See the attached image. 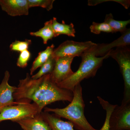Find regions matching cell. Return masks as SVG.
Wrapping results in <instances>:
<instances>
[{"label": "cell", "mask_w": 130, "mask_h": 130, "mask_svg": "<svg viewBox=\"0 0 130 130\" xmlns=\"http://www.w3.org/2000/svg\"><path fill=\"white\" fill-rule=\"evenodd\" d=\"M73 57H62L56 59L53 71L50 73L52 81L56 84L60 83L71 76L74 72L71 66Z\"/></svg>", "instance_id": "obj_8"}, {"label": "cell", "mask_w": 130, "mask_h": 130, "mask_svg": "<svg viewBox=\"0 0 130 130\" xmlns=\"http://www.w3.org/2000/svg\"><path fill=\"white\" fill-rule=\"evenodd\" d=\"M109 130H130V103L116 105L109 121Z\"/></svg>", "instance_id": "obj_7"}, {"label": "cell", "mask_w": 130, "mask_h": 130, "mask_svg": "<svg viewBox=\"0 0 130 130\" xmlns=\"http://www.w3.org/2000/svg\"><path fill=\"white\" fill-rule=\"evenodd\" d=\"M31 43V40L28 39H26L25 41L16 40L10 44L9 48L12 51L21 53L25 50H28L29 46Z\"/></svg>", "instance_id": "obj_22"}, {"label": "cell", "mask_w": 130, "mask_h": 130, "mask_svg": "<svg viewBox=\"0 0 130 130\" xmlns=\"http://www.w3.org/2000/svg\"><path fill=\"white\" fill-rule=\"evenodd\" d=\"M94 47L81 55L82 61L76 71L67 79L57 84L58 86L72 91L75 86L80 84L84 79L95 76L98 70L102 66L103 60L109 57V51L104 56L97 57L93 50Z\"/></svg>", "instance_id": "obj_3"}, {"label": "cell", "mask_w": 130, "mask_h": 130, "mask_svg": "<svg viewBox=\"0 0 130 130\" xmlns=\"http://www.w3.org/2000/svg\"><path fill=\"white\" fill-rule=\"evenodd\" d=\"M73 97L70 104L63 108L46 107L44 112L54 113L58 118L68 120L77 130H98L93 128L85 116V104L81 84L75 86L72 91Z\"/></svg>", "instance_id": "obj_2"}, {"label": "cell", "mask_w": 130, "mask_h": 130, "mask_svg": "<svg viewBox=\"0 0 130 130\" xmlns=\"http://www.w3.org/2000/svg\"><path fill=\"white\" fill-rule=\"evenodd\" d=\"M0 6L3 11L11 16L29 14L27 0H0Z\"/></svg>", "instance_id": "obj_11"}, {"label": "cell", "mask_w": 130, "mask_h": 130, "mask_svg": "<svg viewBox=\"0 0 130 130\" xmlns=\"http://www.w3.org/2000/svg\"><path fill=\"white\" fill-rule=\"evenodd\" d=\"M24 130H51L43 119L41 113L34 117L16 121Z\"/></svg>", "instance_id": "obj_12"}, {"label": "cell", "mask_w": 130, "mask_h": 130, "mask_svg": "<svg viewBox=\"0 0 130 130\" xmlns=\"http://www.w3.org/2000/svg\"><path fill=\"white\" fill-rule=\"evenodd\" d=\"M30 35L32 36L41 37L44 44H46L48 40L55 37L54 32L52 26V20L46 21L44 26L36 32H30Z\"/></svg>", "instance_id": "obj_16"}, {"label": "cell", "mask_w": 130, "mask_h": 130, "mask_svg": "<svg viewBox=\"0 0 130 130\" xmlns=\"http://www.w3.org/2000/svg\"><path fill=\"white\" fill-rule=\"evenodd\" d=\"M54 47V45L52 44L47 47L45 50L41 51L38 53L37 57L32 63L30 70V75H32L37 68L41 67L48 60L53 54Z\"/></svg>", "instance_id": "obj_15"}, {"label": "cell", "mask_w": 130, "mask_h": 130, "mask_svg": "<svg viewBox=\"0 0 130 130\" xmlns=\"http://www.w3.org/2000/svg\"><path fill=\"white\" fill-rule=\"evenodd\" d=\"M109 56L116 60L123 78L124 89L121 104L130 103V49L129 46L118 47L109 52Z\"/></svg>", "instance_id": "obj_4"}, {"label": "cell", "mask_w": 130, "mask_h": 130, "mask_svg": "<svg viewBox=\"0 0 130 130\" xmlns=\"http://www.w3.org/2000/svg\"><path fill=\"white\" fill-rule=\"evenodd\" d=\"M96 43L89 41L78 42L67 40L54 49L52 55L55 59L62 57L74 58L81 56L84 53L96 45Z\"/></svg>", "instance_id": "obj_6"}, {"label": "cell", "mask_w": 130, "mask_h": 130, "mask_svg": "<svg viewBox=\"0 0 130 130\" xmlns=\"http://www.w3.org/2000/svg\"><path fill=\"white\" fill-rule=\"evenodd\" d=\"M43 118L51 128V130H76L70 121H63L59 118L47 112H41Z\"/></svg>", "instance_id": "obj_13"}, {"label": "cell", "mask_w": 130, "mask_h": 130, "mask_svg": "<svg viewBox=\"0 0 130 130\" xmlns=\"http://www.w3.org/2000/svg\"><path fill=\"white\" fill-rule=\"evenodd\" d=\"M130 45V29L126 28L121 36L109 43L96 44L93 47L96 56H104L114 47L127 46Z\"/></svg>", "instance_id": "obj_9"}, {"label": "cell", "mask_w": 130, "mask_h": 130, "mask_svg": "<svg viewBox=\"0 0 130 130\" xmlns=\"http://www.w3.org/2000/svg\"><path fill=\"white\" fill-rule=\"evenodd\" d=\"M97 98L100 105L106 112L105 122L100 130H109V119L112 112L116 105L110 104L108 101L103 99L101 96H98Z\"/></svg>", "instance_id": "obj_18"}, {"label": "cell", "mask_w": 130, "mask_h": 130, "mask_svg": "<svg viewBox=\"0 0 130 130\" xmlns=\"http://www.w3.org/2000/svg\"><path fill=\"white\" fill-rule=\"evenodd\" d=\"M52 20V26L54 32L55 37H57L59 35H64L69 37H75L76 31L74 25L72 23L70 24H65L64 21H63L61 23L57 21L56 18H53Z\"/></svg>", "instance_id": "obj_14"}, {"label": "cell", "mask_w": 130, "mask_h": 130, "mask_svg": "<svg viewBox=\"0 0 130 130\" xmlns=\"http://www.w3.org/2000/svg\"><path fill=\"white\" fill-rule=\"evenodd\" d=\"M13 97L18 102L33 101L41 113L46 106L53 103L59 101L71 102L73 93L58 86L52 81L50 73L36 79H32L30 74L27 73L24 79L20 80Z\"/></svg>", "instance_id": "obj_1"}, {"label": "cell", "mask_w": 130, "mask_h": 130, "mask_svg": "<svg viewBox=\"0 0 130 130\" xmlns=\"http://www.w3.org/2000/svg\"><path fill=\"white\" fill-rule=\"evenodd\" d=\"M19 104L8 106L0 110V123L6 120L16 122L23 119L34 117L40 114L36 103L23 101Z\"/></svg>", "instance_id": "obj_5"}, {"label": "cell", "mask_w": 130, "mask_h": 130, "mask_svg": "<svg viewBox=\"0 0 130 130\" xmlns=\"http://www.w3.org/2000/svg\"><path fill=\"white\" fill-rule=\"evenodd\" d=\"M91 32L96 35H99L101 32L114 33L109 26L105 22L97 23L93 22L90 27Z\"/></svg>", "instance_id": "obj_21"}, {"label": "cell", "mask_w": 130, "mask_h": 130, "mask_svg": "<svg viewBox=\"0 0 130 130\" xmlns=\"http://www.w3.org/2000/svg\"><path fill=\"white\" fill-rule=\"evenodd\" d=\"M9 77L10 73L6 71L0 84V110L5 107L17 105L20 103L14 101L13 95L16 87L9 85L8 83Z\"/></svg>", "instance_id": "obj_10"}, {"label": "cell", "mask_w": 130, "mask_h": 130, "mask_svg": "<svg viewBox=\"0 0 130 130\" xmlns=\"http://www.w3.org/2000/svg\"><path fill=\"white\" fill-rule=\"evenodd\" d=\"M55 61L56 59L51 55L48 60L41 67L40 71L36 74L32 76L31 78L32 79H37L46 74L51 73L54 67Z\"/></svg>", "instance_id": "obj_19"}, {"label": "cell", "mask_w": 130, "mask_h": 130, "mask_svg": "<svg viewBox=\"0 0 130 130\" xmlns=\"http://www.w3.org/2000/svg\"><path fill=\"white\" fill-rule=\"evenodd\" d=\"M104 22L108 24L114 32H120L121 34L125 31L126 26L130 23V20L118 21L115 20L111 13L107 14Z\"/></svg>", "instance_id": "obj_17"}, {"label": "cell", "mask_w": 130, "mask_h": 130, "mask_svg": "<svg viewBox=\"0 0 130 130\" xmlns=\"http://www.w3.org/2000/svg\"><path fill=\"white\" fill-rule=\"evenodd\" d=\"M29 8L34 7H41L50 11L53 7L54 0H27Z\"/></svg>", "instance_id": "obj_20"}, {"label": "cell", "mask_w": 130, "mask_h": 130, "mask_svg": "<svg viewBox=\"0 0 130 130\" xmlns=\"http://www.w3.org/2000/svg\"><path fill=\"white\" fill-rule=\"evenodd\" d=\"M30 57V52L28 50L21 52L17 60V66L21 68H25L26 67Z\"/></svg>", "instance_id": "obj_23"}]
</instances>
